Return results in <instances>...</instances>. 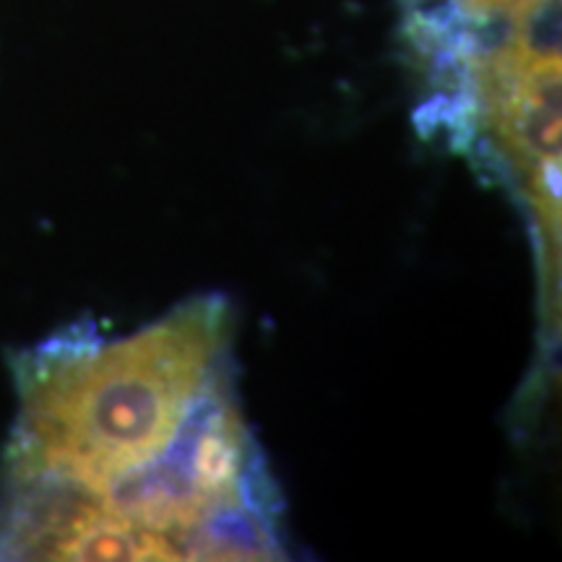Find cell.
Here are the masks:
<instances>
[{
    "instance_id": "7a4b0ae2",
    "label": "cell",
    "mask_w": 562,
    "mask_h": 562,
    "mask_svg": "<svg viewBox=\"0 0 562 562\" xmlns=\"http://www.w3.org/2000/svg\"><path fill=\"white\" fill-rule=\"evenodd\" d=\"M474 9L480 11H505V13H518L526 5L537 3V0H469Z\"/></svg>"
},
{
    "instance_id": "6da1fadb",
    "label": "cell",
    "mask_w": 562,
    "mask_h": 562,
    "mask_svg": "<svg viewBox=\"0 0 562 562\" xmlns=\"http://www.w3.org/2000/svg\"><path fill=\"white\" fill-rule=\"evenodd\" d=\"M227 336L224 302L195 300L133 339L34 364L21 419L24 474L97 495L151 463L220 383Z\"/></svg>"
}]
</instances>
